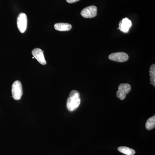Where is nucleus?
Here are the masks:
<instances>
[{"label":"nucleus","mask_w":155,"mask_h":155,"mask_svg":"<svg viewBox=\"0 0 155 155\" xmlns=\"http://www.w3.org/2000/svg\"><path fill=\"white\" fill-rule=\"evenodd\" d=\"M22 84L19 81H14L12 86V94L13 98L15 100H19L22 95Z\"/></svg>","instance_id":"nucleus-1"},{"label":"nucleus","mask_w":155,"mask_h":155,"mask_svg":"<svg viewBox=\"0 0 155 155\" xmlns=\"http://www.w3.org/2000/svg\"><path fill=\"white\" fill-rule=\"evenodd\" d=\"M131 90V87L128 84H121L118 87V91L116 92V96L121 100H124L126 95L129 93Z\"/></svg>","instance_id":"nucleus-2"},{"label":"nucleus","mask_w":155,"mask_h":155,"mask_svg":"<svg viewBox=\"0 0 155 155\" xmlns=\"http://www.w3.org/2000/svg\"><path fill=\"white\" fill-rule=\"evenodd\" d=\"M17 25L20 32L23 33L26 30L27 26V17L24 13H20L17 17Z\"/></svg>","instance_id":"nucleus-3"},{"label":"nucleus","mask_w":155,"mask_h":155,"mask_svg":"<svg viewBox=\"0 0 155 155\" xmlns=\"http://www.w3.org/2000/svg\"><path fill=\"white\" fill-rule=\"evenodd\" d=\"M97 8L96 6H90L83 9L81 12V14L85 18H91L96 16Z\"/></svg>","instance_id":"nucleus-4"},{"label":"nucleus","mask_w":155,"mask_h":155,"mask_svg":"<svg viewBox=\"0 0 155 155\" xmlns=\"http://www.w3.org/2000/svg\"><path fill=\"white\" fill-rule=\"evenodd\" d=\"M109 58L111 61L118 62H124L128 60L129 57L125 53L117 52L110 54L109 56Z\"/></svg>","instance_id":"nucleus-5"},{"label":"nucleus","mask_w":155,"mask_h":155,"mask_svg":"<svg viewBox=\"0 0 155 155\" xmlns=\"http://www.w3.org/2000/svg\"><path fill=\"white\" fill-rule=\"evenodd\" d=\"M43 52V51L38 48L34 49L32 51V55L34 58H35L40 64L45 65L46 64L47 62L45 59Z\"/></svg>","instance_id":"nucleus-6"},{"label":"nucleus","mask_w":155,"mask_h":155,"mask_svg":"<svg viewBox=\"0 0 155 155\" xmlns=\"http://www.w3.org/2000/svg\"><path fill=\"white\" fill-rule=\"evenodd\" d=\"M80 98L75 99L69 97L67 101V109L70 111H74L80 105Z\"/></svg>","instance_id":"nucleus-7"},{"label":"nucleus","mask_w":155,"mask_h":155,"mask_svg":"<svg viewBox=\"0 0 155 155\" xmlns=\"http://www.w3.org/2000/svg\"><path fill=\"white\" fill-rule=\"evenodd\" d=\"M131 26V21L128 18H125L122 19V21L119 23V28L124 33H127Z\"/></svg>","instance_id":"nucleus-8"},{"label":"nucleus","mask_w":155,"mask_h":155,"mask_svg":"<svg viewBox=\"0 0 155 155\" xmlns=\"http://www.w3.org/2000/svg\"><path fill=\"white\" fill-rule=\"evenodd\" d=\"M54 27L56 30L59 31H68L72 28L71 24L67 23H56Z\"/></svg>","instance_id":"nucleus-9"},{"label":"nucleus","mask_w":155,"mask_h":155,"mask_svg":"<svg viewBox=\"0 0 155 155\" xmlns=\"http://www.w3.org/2000/svg\"><path fill=\"white\" fill-rule=\"evenodd\" d=\"M118 150L120 152L126 155H134L135 154L134 150L126 147H120L118 148Z\"/></svg>","instance_id":"nucleus-10"},{"label":"nucleus","mask_w":155,"mask_h":155,"mask_svg":"<svg viewBox=\"0 0 155 155\" xmlns=\"http://www.w3.org/2000/svg\"><path fill=\"white\" fill-rule=\"evenodd\" d=\"M155 127V116L150 117L148 119L146 123V127L147 130H150L153 129Z\"/></svg>","instance_id":"nucleus-11"},{"label":"nucleus","mask_w":155,"mask_h":155,"mask_svg":"<svg viewBox=\"0 0 155 155\" xmlns=\"http://www.w3.org/2000/svg\"><path fill=\"white\" fill-rule=\"evenodd\" d=\"M150 76L151 84L153 86H155V64H153L151 66L150 69Z\"/></svg>","instance_id":"nucleus-12"},{"label":"nucleus","mask_w":155,"mask_h":155,"mask_svg":"<svg viewBox=\"0 0 155 155\" xmlns=\"http://www.w3.org/2000/svg\"><path fill=\"white\" fill-rule=\"evenodd\" d=\"M80 93L79 92L76 90H73L69 94V97L73 98H80Z\"/></svg>","instance_id":"nucleus-13"},{"label":"nucleus","mask_w":155,"mask_h":155,"mask_svg":"<svg viewBox=\"0 0 155 155\" xmlns=\"http://www.w3.org/2000/svg\"><path fill=\"white\" fill-rule=\"evenodd\" d=\"M79 1V0H67V2L69 3H73Z\"/></svg>","instance_id":"nucleus-14"}]
</instances>
